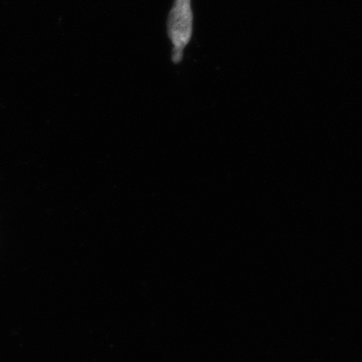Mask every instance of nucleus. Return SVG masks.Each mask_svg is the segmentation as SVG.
<instances>
[{
  "instance_id": "f257e3e1",
  "label": "nucleus",
  "mask_w": 362,
  "mask_h": 362,
  "mask_svg": "<svg viewBox=\"0 0 362 362\" xmlns=\"http://www.w3.org/2000/svg\"><path fill=\"white\" fill-rule=\"evenodd\" d=\"M193 29L192 0H175L167 19V34L173 45L171 60L175 64L182 61L184 49L191 42Z\"/></svg>"
}]
</instances>
